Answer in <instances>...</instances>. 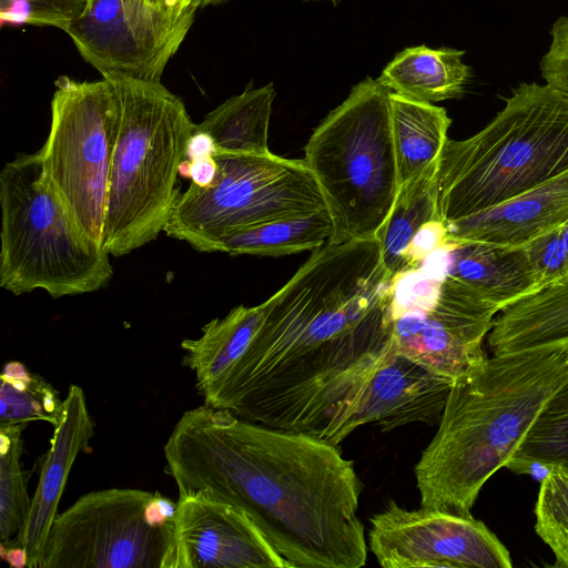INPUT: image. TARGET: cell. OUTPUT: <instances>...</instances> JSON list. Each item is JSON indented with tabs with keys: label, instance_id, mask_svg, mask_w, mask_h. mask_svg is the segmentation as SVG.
<instances>
[{
	"label": "cell",
	"instance_id": "cell-13",
	"mask_svg": "<svg viewBox=\"0 0 568 568\" xmlns=\"http://www.w3.org/2000/svg\"><path fill=\"white\" fill-rule=\"evenodd\" d=\"M499 308L468 285L447 276L436 304L390 323L392 339L403 355L455 381L487 356L483 341Z\"/></svg>",
	"mask_w": 568,
	"mask_h": 568
},
{
	"label": "cell",
	"instance_id": "cell-17",
	"mask_svg": "<svg viewBox=\"0 0 568 568\" xmlns=\"http://www.w3.org/2000/svg\"><path fill=\"white\" fill-rule=\"evenodd\" d=\"M453 382L396 352L368 382L356 425L373 423L388 432L413 423L434 424Z\"/></svg>",
	"mask_w": 568,
	"mask_h": 568
},
{
	"label": "cell",
	"instance_id": "cell-18",
	"mask_svg": "<svg viewBox=\"0 0 568 568\" xmlns=\"http://www.w3.org/2000/svg\"><path fill=\"white\" fill-rule=\"evenodd\" d=\"M446 245L447 276L474 288L500 312L538 292L523 246L470 241H448Z\"/></svg>",
	"mask_w": 568,
	"mask_h": 568
},
{
	"label": "cell",
	"instance_id": "cell-37",
	"mask_svg": "<svg viewBox=\"0 0 568 568\" xmlns=\"http://www.w3.org/2000/svg\"><path fill=\"white\" fill-rule=\"evenodd\" d=\"M144 4L165 10V11H185L199 4L195 0H134ZM200 8V7H199Z\"/></svg>",
	"mask_w": 568,
	"mask_h": 568
},
{
	"label": "cell",
	"instance_id": "cell-25",
	"mask_svg": "<svg viewBox=\"0 0 568 568\" xmlns=\"http://www.w3.org/2000/svg\"><path fill=\"white\" fill-rule=\"evenodd\" d=\"M437 163L399 185L390 213L376 235L389 280L404 270V253L415 232L426 222L438 220Z\"/></svg>",
	"mask_w": 568,
	"mask_h": 568
},
{
	"label": "cell",
	"instance_id": "cell-16",
	"mask_svg": "<svg viewBox=\"0 0 568 568\" xmlns=\"http://www.w3.org/2000/svg\"><path fill=\"white\" fill-rule=\"evenodd\" d=\"M567 220L568 169L506 201L447 224V242L521 246Z\"/></svg>",
	"mask_w": 568,
	"mask_h": 568
},
{
	"label": "cell",
	"instance_id": "cell-22",
	"mask_svg": "<svg viewBox=\"0 0 568 568\" xmlns=\"http://www.w3.org/2000/svg\"><path fill=\"white\" fill-rule=\"evenodd\" d=\"M393 143L399 185L436 163L452 120L446 109L390 92Z\"/></svg>",
	"mask_w": 568,
	"mask_h": 568
},
{
	"label": "cell",
	"instance_id": "cell-14",
	"mask_svg": "<svg viewBox=\"0 0 568 568\" xmlns=\"http://www.w3.org/2000/svg\"><path fill=\"white\" fill-rule=\"evenodd\" d=\"M162 568H291L240 508L202 493L179 496Z\"/></svg>",
	"mask_w": 568,
	"mask_h": 568
},
{
	"label": "cell",
	"instance_id": "cell-4",
	"mask_svg": "<svg viewBox=\"0 0 568 568\" xmlns=\"http://www.w3.org/2000/svg\"><path fill=\"white\" fill-rule=\"evenodd\" d=\"M568 169V98L521 83L474 135L448 140L437 163L445 225L506 201Z\"/></svg>",
	"mask_w": 568,
	"mask_h": 568
},
{
	"label": "cell",
	"instance_id": "cell-29",
	"mask_svg": "<svg viewBox=\"0 0 568 568\" xmlns=\"http://www.w3.org/2000/svg\"><path fill=\"white\" fill-rule=\"evenodd\" d=\"M537 535L552 550L555 567L568 568V473L554 468L540 483L535 507Z\"/></svg>",
	"mask_w": 568,
	"mask_h": 568
},
{
	"label": "cell",
	"instance_id": "cell-3",
	"mask_svg": "<svg viewBox=\"0 0 568 568\" xmlns=\"http://www.w3.org/2000/svg\"><path fill=\"white\" fill-rule=\"evenodd\" d=\"M567 376V349L555 348L486 357L457 377L414 468L420 506L470 515Z\"/></svg>",
	"mask_w": 568,
	"mask_h": 568
},
{
	"label": "cell",
	"instance_id": "cell-24",
	"mask_svg": "<svg viewBox=\"0 0 568 568\" xmlns=\"http://www.w3.org/2000/svg\"><path fill=\"white\" fill-rule=\"evenodd\" d=\"M334 224L327 209L304 216L267 222L216 240L209 253L281 256L315 251L329 242Z\"/></svg>",
	"mask_w": 568,
	"mask_h": 568
},
{
	"label": "cell",
	"instance_id": "cell-30",
	"mask_svg": "<svg viewBox=\"0 0 568 568\" xmlns=\"http://www.w3.org/2000/svg\"><path fill=\"white\" fill-rule=\"evenodd\" d=\"M446 275L423 262L395 274L388 284L389 322L412 312H426L437 302Z\"/></svg>",
	"mask_w": 568,
	"mask_h": 568
},
{
	"label": "cell",
	"instance_id": "cell-5",
	"mask_svg": "<svg viewBox=\"0 0 568 568\" xmlns=\"http://www.w3.org/2000/svg\"><path fill=\"white\" fill-rule=\"evenodd\" d=\"M119 98L104 247L123 256L154 241L180 196V165L194 132L183 101L156 81L109 78Z\"/></svg>",
	"mask_w": 568,
	"mask_h": 568
},
{
	"label": "cell",
	"instance_id": "cell-38",
	"mask_svg": "<svg viewBox=\"0 0 568 568\" xmlns=\"http://www.w3.org/2000/svg\"><path fill=\"white\" fill-rule=\"evenodd\" d=\"M560 236L565 247L568 264V220L560 226Z\"/></svg>",
	"mask_w": 568,
	"mask_h": 568
},
{
	"label": "cell",
	"instance_id": "cell-15",
	"mask_svg": "<svg viewBox=\"0 0 568 568\" xmlns=\"http://www.w3.org/2000/svg\"><path fill=\"white\" fill-rule=\"evenodd\" d=\"M93 426L83 389L71 385L42 463L24 529L11 542L1 545L22 548L28 568L39 567L69 474L79 454L88 450Z\"/></svg>",
	"mask_w": 568,
	"mask_h": 568
},
{
	"label": "cell",
	"instance_id": "cell-35",
	"mask_svg": "<svg viewBox=\"0 0 568 568\" xmlns=\"http://www.w3.org/2000/svg\"><path fill=\"white\" fill-rule=\"evenodd\" d=\"M217 172V165L213 155L187 160L180 165V175L190 178L191 183L204 187L210 185Z\"/></svg>",
	"mask_w": 568,
	"mask_h": 568
},
{
	"label": "cell",
	"instance_id": "cell-20",
	"mask_svg": "<svg viewBox=\"0 0 568 568\" xmlns=\"http://www.w3.org/2000/svg\"><path fill=\"white\" fill-rule=\"evenodd\" d=\"M464 53L424 44L406 48L383 69L377 81L390 92L417 101L458 99L470 78V68L463 62Z\"/></svg>",
	"mask_w": 568,
	"mask_h": 568
},
{
	"label": "cell",
	"instance_id": "cell-39",
	"mask_svg": "<svg viewBox=\"0 0 568 568\" xmlns=\"http://www.w3.org/2000/svg\"><path fill=\"white\" fill-rule=\"evenodd\" d=\"M229 0H195V2L199 4L200 8L207 7V6H217L221 3H224Z\"/></svg>",
	"mask_w": 568,
	"mask_h": 568
},
{
	"label": "cell",
	"instance_id": "cell-36",
	"mask_svg": "<svg viewBox=\"0 0 568 568\" xmlns=\"http://www.w3.org/2000/svg\"><path fill=\"white\" fill-rule=\"evenodd\" d=\"M505 467L517 474H527L539 483H541L554 469L551 466L535 460L509 462Z\"/></svg>",
	"mask_w": 568,
	"mask_h": 568
},
{
	"label": "cell",
	"instance_id": "cell-12",
	"mask_svg": "<svg viewBox=\"0 0 568 568\" xmlns=\"http://www.w3.org/2000/svg\"><path fill=\"white\" fill-rule=\"evenodd\" d=\"M368 548L384 568H510L507 548L471 515L389 499L371 518Z\"/></svg>",
	"mask_w": 568,
	"mask_h": 568
},
{
	"label": "cell",
	"instance_id": "cell-8",
	"mask_svg": "<svg viewBox=\"0 0 568 568\" xmlns=\"http://www.w3.org/2000/svg\"><path fill=\"white\" fill-rule=\"evenodd\" d=\"M217 172L204 187L190 184L178 197L164 233L209 253L234 231L327 209L304 159L273 154H213Z\"/></svg>",
	"mask_w": 568,
	"mask_h": 568
},
{
	"label": "cell",
	"instance_id": "cell-26",
	"mask_svg": "<svg viewBox=\"0 0 568 568\" xmlns=\"http://www.w3.org/2000/svg\"><path fill=\"white\" fill-rule=\"evenodd\" d=\"M0 378V428H24L37 420L59 423L64 399L43 377L12 361L4 365Z\"/></svg>",
	"mask_w": 568,
	"mask_h": 568
},
{
	"label": "cell",
	"instance_id": "cell-33",
	"mask_svg": "<svg viewBox=\"0 0 568 568\" xmlns=\"http://www.w3.org/2000/svg\"><path fill=\"white\" fill-rule=\"evenodd\" d=\"M551 42L541 58L545 84L568 98V17H560L551 28Z\"/></svg>",
	"mask_w": 568,
	"mask_h": 568
},
{
	"label": "cell",
	"instance_id": "cell-7",
	"mask_svg": "<svg viewBox=\"0 0 568 568\" xmlns=\"http://www.w3.org/2000/svg\"><path fill=\"white\" fill-rule=\"evenodd\" d=\"M303 159L334 224L328 243L376 239L399 189L390 91L371 77L355 84L313 131Z\"/></svg>",
	"mask_w": 568,
	"mask_h": 568
},
{
	"label": "cell",
	"instance_id": "cell-34",
	"mask_svg": "<svg viewBox=\"0 0 568 568\" xmlns=\"http://www.w3.org/2000/svg\"><path fill=\"white\" fill-rule=\"evenodd\" d=\"M447 240V227L440 220L423 224L413 235L404 253V270L420 265L429 255L446 245Z\"/></svg>",
	"mask_w": 568,
	"mask_h": 568
},
{
	"label": "cell",
	"instance_id": "cell-23",
	"mask_svg": "<svg viewBox=\"0 0 568 568\" xmlns=\"http://www.w3.org/2000/svg\"><path fill=\"white\" fill-rule=\"evenodd\" d=\"M274 84L253 88L252 83L237 95H232L207 113L194 130L209 134L214 153L267 154L268 126Z\"/></svg>",
	"mask_w": 568,
	"mask_h": 568
},
{
	"label": "cell",
	"instance_id": "cell-10",
	"mask_svg": "<svg viewBox=\"0 0 568 568\" xmlns=\"http://www.w3.org/2000/svg\"><path fill=\"white\" fill-rule=\"evenodd\" d=\"M176 508L160 493L90 491L58 514L38 568H162Z\"/></svg>",
	"mask_w": 568,
	"mask_h": 568
},
{
	"label": "cell",
	"instance_id": "cell-6",
	"mask_svg": "<svg viewBox=\"0 0 568 568\" xmlns=\"http://www.w3.org/2000/svg\"><path fill=\"white\" fill-rule=\"evenodd\" d=\"M0 286L14 295L91 293L113 275L109 251L89 237L50 183L39 151L0 172Z\"/></svg>",
	"mask_w": 568,
	"mask_h": 568
},
{
	"label": "cell",
	"instance_id": "cell-9",
	"mask_svg": "<svg viewBox=\"0 0 568 568\" xmlns=\"http://www.w3.org/2000/svg\"><path fill=\"white\" fill-rule=\"evenodd\" d=\"M54 87L50 131L39 150L42 164L85 234L103 245L118 93L109 78L77 81L62 75Z\"/></svg>",
	"mask_w": 568,
	"mask_h": 568
},
{
	"label": "cell",
	"instance_id": "cell-32",
	"mask_svg": "<svg viewBox=\"0 0 568 568\" xmlns=\"http://www.w3.org/2000/svg\"><path fill=\"white\" fill-rule=\"evenodd\" d=\"M538 291L568 278V264L560 226L547 231L524 245Z\"/></svg>",
	"mask_w": 568,
	"mask_h": 568
},
{
	"label": "cell",
	"instance_id": "cell-31",
	"mask_svg": "<svg viewBox=\"0 0 568 568\" xmlns=\"http://www.w3.org/2000/svg\"><path fill=\"white\" fill-rule=\"evenodd\" d=\"M87 3L88 0H0L1 26L53 27L67 32Z\"/></svg>",
	"mask_w": 568,
	"mask_h": 568
},
{
	"label": "cell",
	"instance_id": "cell-1",
	"mask_svg": "<svg viewBox=\"0 0 568 568\" xmlns=\"http://www.w3.org/2000/svg\"><path fill=\"white\" fill-rule=\"evenodd\" d=\"M377 239L326 243L262 303L260 326L204 404L338 445L396 353Z\"/></svg>",
	"mask_w": 568,
	"mask_h": 568
},
{
	"label": "cell",
	"instance_id": "cell-28",
	"mask_svg": "<svg viewBox=\"0 0 568 568\" xmlns=\"http://www.w3.org/2000/svg\"><path fill=\"white\" fill-rule=\"evenodd\" d=\"M22 427L0 428V541L7 545L24 529L31 499L22 468Z\"/></svg>",
	"mask_w": 568,
	"mask_h": 568
},
{
	"label": "cell",
	"instance_id": "cell-41",
	"mask_svg": "<svg viewBox=\"0 0 568 568\" xmlns=\"http://www.w3.org/2000/svg\"><path fill=\"white\" fill-rule=\"evenodd\" d=\"M567 358H568V348H567Z\"/></svg>",
	"mask_w": 568,
	"mask_h": 568
},
{
	"label": "cell",
	"instance_id": "cell-40",
	"mask_svg": "<svg viewBox=\"0 0 568 568\" xmlns=\"http://www.w3.org/2000/svg\"><path fill=\"white\" fill-rule=\"evenodd\" d=\"M305 1H311V0H305ZM314 1H320V0H314ZM332 1L333 3H337L339 0H329Z\"/></svg>",
	"mask_w": 568,
	"mask_h": 568
},
{
	"label": "cell",
	"instance_id": "cell-19",
	"mask_svg": "<svg viewBox=\"0 0 568 568\" xmlns=\"http://www.w3.org/2000/svg\"><path fill=\"white\" fill-rule=\"evenodd\" d=\"M494 355L568 348V278L511 304L488 336Z\"/></svg>",
	"mask_w": 568,
	"mask_h": 568
},
{
	"label": "cell",
	"instance_id": "cell-2",
	"mask_svg": "<svg viewBox=\"0 0 568 568\" xmlns=\"http://www.w3.org/2000/svg\"><path fill=\"white\" fill-rule=\"evenodd\" d=\"M164 457L179 496L202 493L242 509L291 568L366 564L363 485L336 445L204 404L180 417Z\"/></svg>",
	"mask_w": 568,
	"mask_h": 568
},
{
	"label": "cell",
	"instance_id": "cell-11",
	"mask_svg": "<svg viewBox=\"0 0 568 568\" xmlns=\"http://www.w3.org/2000/svg\"><path fill=\"white\" fill-rule=\"evenodd\" d=\"M197 9L165 11L134 0H88L65 33L102 78L160 82Z\"/></svg>",
	"mask_w": 568,
	"mask_h": 568
},
{
	"label": "cell",
	"instance_id": "cell-21",
	"mask_svg": "<svg viewBox=\"0 0 568 568\" xmlns=\"http://www.w3.org/2000/svg\"><path fill=\"white\" fill-rule=\"evenodd\" d=\"M262 312V304L236 306L224 317L206 323L197 338L182 341V364L193 372L197 393L203 398L245 351L260 326Z\"/></svg>",
	"mask_w": 568,
	"mask_h": 568
},
{
	"label": "cell",
	"instance_id": "cell-27",
	"mask_svg": "<svg viewBox=\"0 0 568 568\" xmlns=\"http://www.w3.org/2000/svg\"><path fill=\"white\" fill-rule=\"evenodd\" d=\"M529 460L568 473V376L544 404L508 463Z\"/></svg>",
	"mask_w": 568,
	"mask_h": 568
}]
</instances>
